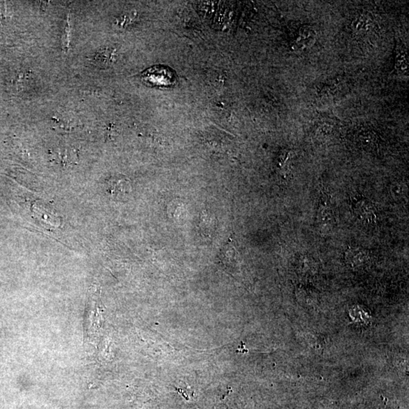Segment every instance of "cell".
<instances>
[{"mask_svg": "<svg viewBox=\"0 0 409 409\" xmlns=\"http://www.w3.org/2000/svg\"><path fill=\"white\" fill-rule=\"evenodd\" d=\"M144 79L151 85L157 87H170L176 80L173 71L165 66L150 68L144 73Z\"/></svg>", "mask_w": 409, "mask_h": 409, "instance_id": "cell-1", "label": "cell"}, {"mask_svg": "<svg viewBox=\"0 0 409 409\" xmlns=\"http://www.w3.org/2000/svg\"><path fill=\"white\" fill-rule=\"evenodd\" d=\"M355 216L361 222L366 224H374L377 222L376 209L374 205L365 199L356 201L353 205Z\"/></svg>", "mask_w": 409, "mask_h": 409, "instance_id": "cell-2", "label": "cell"}, {"mask_svg": "<svg viewBox=\"0 0 409 409\" xmlns=\"http://www.w3.org/2000/svg\"><path fill=\"white\" fill-rule=\"evenodd\" d=\"M335 223L334 211L328 202H322L320 205L317 214V224L321 232L328 233L332 230Z\"/></svg>", "mask_w": 409, "mask_h": 409, "instance_id": "cell-3", "label": "cell"}, {"mask_svg": "<svg viewBox=\"0 0 409 409\" xmlns=\"http://www.w3.org/2000/svg\"><path fill=\"white\" fill-rule=\"evenodd\" d=\"M346 263L352 268L364 266L369 260V255L365 250L359 248H352L345 255Z\"/></svg>", "mask_w": 409, "mask_h": 409, "instance_id": "cell-4", "label": "cell"}, {"mask_svg": "<svg viewBox=\"0 0 409 409\" xmlns=\"http://www.w3.org/2000/svg\"><path fill=\"white\" fill-rule=\"evenodd\" d=\"M315 31L309 27H303L299 31L298 37L296 39V47L300 50L309 48L315 41Z\"/></svg>", "mask_w": 409, "mask_h": 409, "instance_id": "cell-5", "label": "cell"}, {"mask_svg": "<svg viewBox=\"0 0 409 409\" xmlns=\"http://www.w3.org/2000/svg\"><path fill=\"white\" fill-rule=\"evenodd\" d=\"M352 27V30L357 34H365L372 28V20L369 16L361 15L353 21Z\"/></svg>", "mask_w": 409, "mask_h": 409, "instance_id": "cell-6", "label": "cell"}, {"mask_svg": "<svg viewBox=\"0 0 409 409\" xmlns=\"http://www.w3.org/2000/svg\"><path fill=\"white\" fill-rule=\"evenodd\" d=\"M397 66L401 72L405 73L407 71V53H400L397 57Z\"/></svg>", "mask_w": 409, "mask_h": 409, "instance_id": "cell-7", "label": "cell"}, {"mask_svg": "<svg viewBox=\"0 0 409 409\" xmlns=\"http://www.w3.org/2000/svg\"><path fill=\"white\" fill-rule=\"evenodd\" d=\"M391 192H392V196L394 197H401L405 193V187H404V185H400V184L392 185Z\"/></svg>", "mask_w": 409, "mask_h": 409, "instance_id": "cell-8", "label": "cell"}, {"mask_svg": "<svg viewBox=\"0 0 409 409\" xmlns=\"http://www.w3.org/2000/svg\"><path fill=\"white\" fill-rule=\"evenodd\" d=\"M331 129L329 126L327 125H323L320 127V128L318 129V131H317V134L319 138H326L327 137L329 136L330 133H331Z\"/></svg>", "mask_w": 409, "mask_h": 409, "instance_id": "cell-9", "label": "cell"}]
</instances>
